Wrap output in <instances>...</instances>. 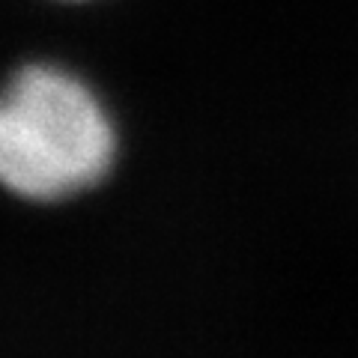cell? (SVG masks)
<instances>
[{"label":"cell","mask_w":358,"mask_h":358,"mask_svg":"<svg viewBox=\"0 0 358 358\" xmlns=\"http://www.w3.org/2000/svg\"><path fill=\"white\" fill-rule=\"evenodd\" d=\"M114 159L108 117L75 78L24 69L0 108V173L15 194L57 200L90 188Z\"/></svg>","instance_id":"obj_1"}]
</instances>
